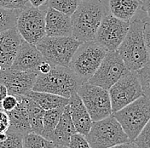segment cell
Listing matches in <instances>:
<instances>
[{
    "instance_id": "cell-1",
    "label": "cell",
    "mask_w": 150,
    "mask_h": 148,
    "mask_svg": "<svg viewBox=\"0 0 150 148\" xmlns=\"http://www.w3.org/2000/svg\"><path fill=\"white\" fill-rule=\"evenodd\" d=\"M144 23L145 19L137 16L131 19L129 31L117 49L129 71L137 72L150 61L143 35Z\"/></svg>"
},
{
    "instance_id": "cell-2",
    "label": "cell",
    "mask_w": 150,
    "mask_h": 148,
    "mask_svg": "<svg viewBox=\"0 0 150 148\" xmlns=\"http://www.w3.org/2000/svg\"><path fill=\"white\" fill-rule=\"evenodd\" d=\"M108 10L100 0L80 1L71 16L72 37L84 43L95 40L96 32Z\"/></svg>"
},
{
    "instance_id": "cell-3",
    "label": "cell",
    "mask_w": 150,
    "mask_h": 148,
    "mask_svg": "<svg viewBox=\"0 0 150 148\" xmlns=\"http://www.w3.org/2000/svg\"><path fill=\"white\" fill-rule=\"evenodd\" d=\"M84 83L69 66H52L46 74H38L33 88L34 91L50 93L69 99Z\"/></svg>"
},
{
    "instance_id": "cell-4",
    "label": "cell",
    "mask_w": 150,
    "mask_h": 148,
    "mask_svg": "<svg viewBox=\"0 0 150 148\" xmlns=\"http://www.w3.org/2000/svg\"><path fill=\"white\" fill-rule=\"evenodd\" d=\"M131 141L137 137L150 120V99L142 95L119 111L112 112Z\"/></svg>"
},
{
    "instance_id": "cell-5",
    "label": "cell",
    "mask_w": 150,
    "mask_h": 148,
    "mask_svg": "<svg viewBox=\"0 0 150 148\" xmlns=\"http://www.w3.org/2000/svg\"><path fill=\"white\" fill-rule=\"evenodd\" d=\"M108 50L95 40L82 43L73 56L69 68L85 83L100 66Z\"/></svg>"
},
{
    "instance_id": "cell-6",
    "label": "cell",
    "mask_w": 150,
    "mask_h": 148,
    "mask_svg": "<svg viewBox=\"0 0 150 148\" xmlns=\"http://www.w3.org/2000/svg\"><path fill=\"white\" fill-rule=\"evenodd\" d=\"M85 137L91 148H109L131 141L112 114L102 120L93 121Z\"/></svg>"
},
{
    "instance_id": "cell-7",
    "label": "cell",
    "mask_w": 150,
    "mask_h": 148,
    "mask_svg": "<svg viewBox=\"0 0 150 148\" xmlns=\"http://www.w3.org/2000/svg\"><path fill=\"white\" fill-rule=\"evenodd\" d=\"M82 42L74 37H43L37 44L38 49L45 57V61L51 66H68Z\"/></svg>"
},
{
    "instance_id": "cell-8",
    "label": "cell",
    "mask_w": 150,
    "mask_h": 148,
    "mask_svg": "<svg viewBox=\"0 0 150 148\" xmlns=\"http://www.w3.org/2000/svg\"><path fill=\"white\" fill-rule=\"evenodd\" d=\"M77 93L84 102L92 121L102 120L112 114L108 90L85 82L79 87Z\"/></svg>"
},
{
    "instance_id": "cell-9",
    "label": "cell",
    "mask_w": 150,
    "mask_h": 148,
    "mask_svg": "<svg viewBox=\"0 0 150 148\" xmlns=\"http://www.w3.org/2000/svg\"><path fill=\"white\" fill-rule=\"evenodd\" d=\"M45 13L46 10H41L32 5L21 10L16 27L21 37L29 44L36 45L46 36Z\"/></svg>"
},
{
    "instance_id": "cell-10",
    "label": "cell",
    "mask_w": 150,
    "mask_h": 148,
    "mask_svg": "<svg viewBox=\"0 0 150 148\" xmlns=\"http://www.w3.org/2000/svg\"><path fill=\"white\" fill-rule=\"evenodd\" d=\"M112 112L128 106L144 95L137 73L130 71L108 90Z\"/></svg>"
},
{
    "instance_id": "cell-11",
    "label": "cell",
    "mask_w": 150,
    "mask_h": 148,
    "mask_svg": "<svg viewBox=\"0 0 150 148\" xmlns=\"http://www.w3.org/2000/svg\"><path fill=\"white\" fill-rule=\"evenodd\" d=\"M129 72L117 50L108 51L97 71L88 82L108 90Z\"/></svg>"
},
{
    "instance_id": "cell-12",
    "label": "cell",
    "mask_w": 150,
    "mask_h": 148,
    "mask_svg": "<svg viewBox=\"0 0 150 148\" xmlns=\"http://www.w3.org/2000/svg\"><path fill=\"white\" fill-rule=\"evenodd\" d=\"M130 28V21L107 14L98 28L95 41L108 51H116Z\"/></svg>"
},
{
    "instance_id": "cell-13",
    "label": "cell",
    "mask_w": 150,
    "mask_h": 148,
    "mask_svg": "<svg viewBox=\"0 0 150 148\" xmlns=\"http://www.w3.org/2000/svg\"><path fill=\"white\" fill-rule=\"evenodd\" d=\"M38 75L36 73L8 68L0 72V83L6 87L9 94L25 96L33 90Z\"/></svg>"
},
{
    "instance_id": "cell-14",
    "label": "cell",
    "mask_w": 150,
    "mask_h": 148,
    "mask_svg": "<svg viewBox=\"0 0 150 148\" xmlns=\"http://www.w3.org/2000/svg\"><path fill=\"white\" fill-rule=\"evenodd\" d=\"M45 61H46L37 46L29 44L21 37L17 55L10 68L38 74L39 66Z\"/></svg>"
},
{
    "instance_id": "cell-15",
    "label": "cell",
    "mask_w": 150,
    "mask_h": 148,
    "mask_svg": "<svg viewBox=\"0 0 150 148\" xmlns=\"http://www.w3.org/2000/svg\"><path fill=\"white\" fill-rule=\"evenodd\" d=\"M21 37L16 27L0 33V72L10 68L18 52Z\"/></svg>"
},
{
    "instance_id": "cell-16",
    "label": "cell",
    "mask_w": 150,
    "mask_h": 148,
    "mask_svg": "<svg viewBox=\"0 0 150 148\" xmlns=\"http://www.w3.org/2000/svg\"><path fill=\"white\" fill-rule=\"evenodd\" d=\"M45 33L48 37H71V16L48 7L45 13Z\"/></svg>"
},
{
    "instance_id": "cell-17",
    "label": "cell",
    "mask_w": 150,
    "mask_h": 148,
    "mask_svg": "<svg viewBox=\"0 0 150 148\" xmlns=\"http://www.w3.org/2000/svg\"><path fill=\"white\" fill-rule=\"evenodd\" d=\"M68 105L70 108L71 118L77 132L84 135H87L91 128L93 121L91 120V118L84 106V102L82 101L78 93H74L69 98Z\"/></svg>"
},
{
    "instance_id": "cell-18",
    "label": "cell",
    "mask_w": 150,
    "mask_h": 148,
    "mask_svg": "<svg viewBox=\"0 0 150 148\" xmlns=\"http://www.w3.org/2000/svg\"><path fill=\"white\" fill-rule=\"evenodd\" d=\"M108 13L117 18L131 21L141 10V0H100Z\"/></svg>"
},
{
    "instance_id": "cell-19",
    "label": "cell",
    "mask_w": 150,
    "mask_h": 148,
    "mask_svg": "<svg viewBox=\"0 0 150 148\" xmlns=\"http://www.w3.org/2000/svg\"><path fill=\"white\" fill-rule=\"evenodd\" d=\"M18 105L12 111H7L9 118V131L25 135L32 132L28 121L27 105L24 96H18Z\"/></svg>"
},
{
    "instance_id": "cell-20",
    "label": "cell",
    "mask_w": 150,
    "mask_h": 148,
    "mask_svg": "<svg viewBox=\"0 0 150 148\" xmlns=\"http://www.w3.org/2000/svg\"><path fill=\"white\" fill-rule=\"evenodd\" d=\"M77 133L74 122L71 118L69 105L65 106L64 111L58 122L54 132L53 142L56 146H66L68 147L71 137Z\"/></svg>"
},
{
    "instance_id": "cell-21",
    "label": "cell",
    "mask_w": 150,
    "mask_h": 148,
    "mask_svg": "<svg viewBox=\"0 0 150 148\" xmlns=\"http://www.w3.org/2000/svg\"><path fill=\"white\" fill-rule=\"evenodd\" d=\"M25 96L34 101L45 111L54 109L59 106H65L69 102V99L67 98L42 91L31 90Z\"/></svg>"
},
{
    "instance_id": "cell-22",
    "label": "cell",
    "mask_w": 150,
    "mask_h": 148,
    "mask_svg": "<svg viewBox=\"0 0 150 148\" xmlns=\"http://www.w3.org/2000/svg\"><path fill=\"white\" fill-rule=\"evenodd\" d=\"M25 97L27 111H28V121L31 126L32 132L41 135L44 128V114L45 110L43 109L38 103L33 101L32 99Z\"/></svg>"
},
{
    "instance_id": "cell-23",
    "label": "cell",
    "mask_w": 150,
    "mask_h": 148,
    "mask_svg": "<svg viewBox=\"0 0 150 148\" xmlns=\"http://www.w3.org/2000/svg\"><path fill=\"white\" fill-rule=\"evenodd\" d=\"M65 106H59V107H56L54 109L46 110L45 111L44 119H43L44 128H43V131L41 133L42 136L53 141L54 132L56 130V125L64 111Z\"/></svg>"
},
{
    "instance_id": "cell-24",
    "label": "cell",
    "mask_w": 150,
    "mask_h": 148,
    "mask_svg": "<svg viewBox=\"0 0 150 148\" xmlns=\"http://www.w3.org/2000/svg\"><path fill=\"white\" fill-rule=\"evenodd\" d=\"M53 141L45 138L39 134L30 132L23 136L24 148H55Z\"/></svg>"
},
{
    "instance_id": "cell-25",
    "label": "cell",
    "mask_w": 150,
    "mask_h": 148,
    "mask_svg": "<svg viewBox=\"0 0 150 148\" xmlns=\"http://www.w3.org/2000/svg\"><path fill=\"white\" fill-rule=\"evenodd\" d=\"M21 9L0 8V33L16 27L19 14Z\"/></svg>"
},
{
    "instance_id": "cell-26",
    "label": "cell",
    "mask_w": 150,
    "mask_h": 148,
    "mask_svg": "<svg viewBox=\"0 0 150 148\" xmlns=\"http://www.w3.org/2000/svg\"><path fill=\"white\" fill-rule=\"evenodd\" d=\"M81 0H48L47 7L56 9L67 16H72L77 9Z\"/></svg>"
},
{
    "instance_id": "cell-27",
    "label": "cell",
    "mask_w": 150,
    "mask_h": 148,
    "mask_svg": "<svg viewBox=\"0 0 150 148\" xmlns=\"http://www.w3.org/2000/svg\"><path fill=\"white\" fill-rule=\"evenodd\" d=\"M23 136L21 134L8 130L5 139L0 140V148H24Z\"/></svg>"
},
{
    "instance_id": "cell-28",
    "label": "cell",
    "mask_w": 150,
    "mask_h": 148,
    "mask_svg": "<svg viewBox=\"0 0 150 148\" xmlns=\"http://www.w3.org/2000/svg\"><path fill=\"white\" fill-rule=\"evenodd\" d=\"M137 73L140 80L144 95L150 99V61Z\"/></svg>"
},
{
    "instance_id": "cell-29",
    "label": "cell",
    "mask_w": 150,
    "mask_h": 148,
    "mask_svg": "<svg viewBox=\"0 0 150 148\" xmlns=\"http://www.w3.org/2000/svg\"><path fill=\"white\" fill-rule=\"evenodd\" d=\"M133 142L137 148H150V120Z\"/></svg>"
},
{
    "instance_id": "cell-30",
    "label": "cell",
    "mask_w": 150,
    "mask_h": 148,
    "mask_svg": "<svg viewBox=\"0 0 150 148\" xmlns=\"http://www.w3.org/2000/svg\"><path fill=\"white\" fill-rule=\"evenodd\" d=\"M69 148H91L88 140L86 139L85 135L79 134V133H75L74 135L71 137L70 142L68 144Z\"/></svg>"
},
{
    "instance_id": "cell-31",
    "label": "cell",
    "mask_w": 150,
    "mask_h": 148,
    "mask_svg": "<svg viewBox=\"0 0 150 148\" xmlns=\"http://www.w3.org/2000/svg\"><path fill=\"white\" fill-rule=\"evenodd\" d=\"M28 0H0V8L23 9L28 6Z\"/></svg>"
},
{
    "instance_id": "cell-32",
    "label": "cell",
    "mask_w": 150,
    "mask_h": 148,
    "mask_svg": "<svg viewBox=\"0 0 150 148\" xmlns=\"http://www.w3.org/2000/svg\"><path fill=\"white\" fill-rule=\"evenodd\" d=\"M19 97L14 94H7L1 101V108L4 111H12L18 105Z\"/></svg>"
},
{
    "instance_id": "cell-33",
    "label": "cell",
    "mask_w": 150,
    "mask_h": 148,
    "mask_svg": "<svg viewBox=\"0 0 150 148\" xmlns=\"http://www.w3.org/2000/svg\"><path fill=\"white\" fill-rule=\"evenodd\" d=\"M9 128V118L6 111L0 109V134L6 133Z\"/></svg>"
},
{
    "instance_id": "cell-34",
    "label": "cell",
    "mask_w": 150,
    "mask_h": 148,
    "mask_svg": "<svg viewBox=\"0 0 150 148\" xmlns=\"http://www.w3.org/2000/svg\"><path fill=\"white\" fill-rule=\"evenodd\" d=\"M143 35H144V40L150 59V21L145 20L144 27H143Z\"/></svg>"
},
{
    "instance_id": "cell-35",
    "label": "cell",
    "mask_w": 150,
    "mask_h": 148,
    "mask_svg": "<svg viewBox=\"0 0 150 148\" xmlns=\"http://www.w3.org/2000/svg\"><path fill=\"white\" fill-rule=\"evenodd\" d=\"M142 1V8L141 10L144 13L147 21H150V0H141Z\"/></svg>"
},
{
    "instance_id": "cell-36",
    "label": "cell",
    "mask_w": 150,
    "mask_h": 148,
    "mask_svg": "<svg viewBox=\"0 0 150 148\" xmlns=\"http://www.w3.org/2000/svg\"><path fill=\"white\" fill-rule=\"evenodd\" d=\"M51 66H52L50 65L49 62L47 61H45L42 65L39 66V69H38V74H46L48 73L50 69H51Z\"/></svg>"
},
{
    "instance_id": "cell-37",
    "label": "cell",
    "mask_w": 150,
    "mask_h": 148,
    "mask_svg": "<svg viewBox=\"0 0 150 148\" xmlns=\"http://www.w3.org/2000/svg\"><path fill=\"white\" fill-rule=\"evenodd\" d=\"M109 148H137V147L135 145V143L133 141H130V142H127V143L120 144V145H117V146H114V147Z\"/></svg>"
},
{
    "instance_id": "cell-38",
    "label": "cell",
    "mask_w": 150,
    "mask_h": 148,
    "mask_svg": "<svg viewBox=\"0 0 150 148\" xmlns=\"http://www.w3.org/2000/svg\"><path fill=\"white\" fill-rule=\"evenodd\" d=\"M28 1L31 4L32 6L36 7V8H39L42 5L45 4L48 0H28Z\"/></svg>"
},
{
    "instance_id": "cell-39",
    "label": "cell",
    "mask_w": 150,
    "mask_h": 148,
    "mask_svg": "<svg viewBox=\"0 0 150 148\" xmlns=\"http://www.w3.org/2000/svg\"><path fill=\"white\" fill-rule=\"evenodd\" d=\"M55 148H69L68 147H66V146H56Z\"/></svg>"
},
{
    "instance_id": "cell-40",
    "label": "cell",
    "mask_w": 150,
    "mask_h": 148,
    "mask_svg": "<svg viewBox=\"0 0 150 148\" xmlns=\"http://www.w3.org/2000/svg\"><path fill=\"white\" fill-rule=\"evenodd\" d=\"M81 1H85V0H81Z\"/></svg>"
}]
</instances>
